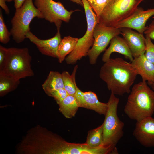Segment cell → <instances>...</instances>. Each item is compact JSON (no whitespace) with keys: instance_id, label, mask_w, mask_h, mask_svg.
<instances>
[{"instance_id":"15","label":"cell","mask_w":154,"mask_h":154,"mask_svg":"<svg viewBox=\"0 0 154 154\" xmlns=\"http://www.w3.org/2000/svg\"><path fill=\"white\" fill-rule=\"evenodd\" d=\"M120 29L121 34L123 37L134 58L145 54V38L143 34L134 31L129 28L123 27Z\"/></svg>"},{"instance_id":"20","label":"cell","mask_w":154,"mask_h":154,"mask_svg":"<svg viewBox=\"0 0 154 154\" xmlns=\"http://www.w3.org/2000/svg\"><path fill=\"white\" fill-rule=\"evenodd\" d=\"M58 104L59 106V111L68 119L74 117L79 108L74 96L68 95Z\"/></svg>"},{"instance_id":"17","label":"cell","mask_w":154,"mask_h":154,"mask_svg":"<svg viewBox=\"0 0 154 154\" xmlns=\"http://www.w3.org/2000/svg\"><path fill=\"white\" fill-rule=\"evenodd\" d=\"M110 45L109 48L106 50L103 54L102 60L105 62L110 58L112 53L117 52L123 55L125 57L129 59L131 62L133 59L130 50L123 38L118 35L114 37L110 42Z\"/></svg>"},{"instance_id":"10","label":"cell","mask_w":154,"mask_h":154,"mask_svg":"<svg viewBox=\"0 0 154 154\" xmlns=\"http://www.w3.org/2000/svg\"><path fill=\"white\" fill-rule=\"evenodd\" d=\"M121 33L120 28L107 26L100 23L96 25L93 32L94 43L87 55L91 64L96 63L99 56L106 50L112 38Z\"/></svg>"},{"instance_id":"2","label":"cell","mask_w":154,"mask_h":154,"mask_svg":"<svg viewBox=\"0 0 154 154\" xmlns=\"http://www.w3.org/2000/svg\"><path fill=\"white\" fill-rule=\"evenodd\" d=\"M124 107L125 113L137 121L154 114V91L142 80L133 86Z\"/></svg>"},{"instance_id":"14","label":"cell","mask_w":154,"mask_h":154,"mask_svg":"<svg viewBox=\"0 0 154 154\" xmlns=\"http://www.w3.org/2000/svg\"><path fill=\"white\" fill-rule=\"evenodd\" d=\"M74 96L79 107L92 110L100 114L106 115L108 103L99 101L95 93L91 91L83 92L77 86L76 91Z\"/></svg>"},{"instance_id":"8","label":"cell","mask_w":154,"mask_h":154,"mask_svg":"<svg viewBox=\"0 0 154 154\" xmlns=\"http://www.w3.org/2000/svg\"><path fill=\"white\" fill-rule=\"evenodd\" d=\"M48 141L47 153L49 154H107L111 152L109 147L101 146L92 148L85 143H69L53 134L48 137Z\"/></svg>"},{"instance_id":"12","label":"cell","mask_w":154,"mask_h":154,"mask_svg":"<svg viewBox=\"0 0 154 154\" xmlns=\"http://www.w3.org/2000/svg\"><path fill=\"white\" fill-rule=\"evenodd\" d=\"M133 135L143 146L154 147V118L149 117L137 121Z\"/></svg>"},{"instance_id":"9","label":"cell","mask_w":154,"mask_h":154,"mask_svg":"<svg viewBox=\"0 0 154 154\" xmlns=\"http://www.w3.org/2000/svg\"><path fill=\"white\" fill-rule=\"evenodd\" d=\"M35 7L42 14L43 19L54 23L60 30L62 21L68 22L72 14L77 10L68 11L60 2L53 0H34Z\"/></svg>"},{"instance_id":"27","label":"cell","mask_w":154,"mask_h":154,"mask_svg":"<svg viewBox=\"0 0 154 154\" xmlns=\"http://www.w3.org/2000/svg\"><path fill=\"white\" fill-rule=\"evenodd\" d=\"M47 95L53 97L57 104L69 95L64 88L54 91Z\"/></svg>"},{"instance_id":"30","label":"cell","mask_w":154,"mask_h":154,"mask_svg":"<svg viewBox=\"0 0 154 154\" xmlns=\"http://www.w3.org/2000/svg\"><path fill=\"white\" fill-rule=\"evenodd\" d=\"M6 1H7L6 0H0V5L4 9L5 13L7 14H9V10L6 4Z\"/></svg>"},{"instance_id":"18","label":"cell","mask_w":154,"mask_h":154,"mask_svg":"<svg viewBox=\"0 0 154 154\" xmlns=\"http://www.w3.org/2000/svg\"><path fill=\"white\" fill-rule=\"evenodd\" d=\"M42 87L47 94L54 91L64 88L62 74L56 71H50Z\"/></svg>"},{"instance_id":"1","label":"cell","mask_w":154,"mask_h":154,"mask_svg":"<svg viewBox=\"0 0 154 154\" xmlns=\"http://www.w3.org/2000/svg\"><path fill=\"white\" fill-rule=\"evenodd\" d=\"M137 75L131 63L121 58H110L104 62L99 74L109 90L115 95L121 96L130 93Z\"/></svg>"},{"instance_id":"22","label":"cell","mask_w":154,"mask_h":154,"mask_svg":"<svg viewBox=\"0 0 154 154\" xmlns=\"http://www.w3.org/2000/svg\"><path fill=\"white\" fill-rule=\"evenodd\" d=\"M103 124L88 131L85 143L92 148L102 146Z\"/></svg>"},{"instance_id":"11","label":"cell","mask_w":154,"mask_h":154,"mask_svg":"<svg viewBox=\"0 0 154 154\" xmlns=\"http://www.w3.org/2000/svg\"><path fill=\"white\" fill-rule=\"evenodd\" d=\"M154 15V8L144 10L137 7L129 17L118 23L114 27L120 28L127 27L133 29L143 34L147 27L146 23L149 19Z\"/></svg>"},{"instance_id":"34","label":"cell","mask_w":154,"mask_h":154,"mask_svg":"<svg viewBox=\"0 0 154 154\" xmlns=\"http://www.w3.org/2000/svg\"><path fill=\"white\" fill-rule=\"evenodd\" d=\"M88 2H92L94 0H87Z\"/></svg>"},{"instance_id":"35","label":"cell","mask_w":154,"mask_h":154,"mask_svg":"<svg viewBox=\"0 0 154 154\" xmlns=\"http://www.w3.org/2000/svg\"><path fill=\"white\" fill-rule=\"evenodd\" d=\"M7 0V2H10L11 1H12L13 0Z\"/></svg>"},{"instance_id":"4","label":"cell","mask_w":154,"mask_h":154,"mask_svg":"<svg viewBox=\"0 0 154 154\" xmlns=\"http://www.w3.org/2000/svg\"><path fill=\"white\" fill-rule=\"evenodd\" d=\"M119 101V99L111 92L107 102V111L102 123L103 146L116 147L123 135L124 124L119 119L117 114Z\"/></svg>"},{"instance_id":"31","label":"cell","mask_w":154,"mask_h":154,"mask_svg":"<svg viewBox=\"0 0 154 154\" xmlns=\"http://www.w3.org/2000/svg\"><path fill=\"white\" fill-rule=\"evenodd\" d=\"M25 0H14V7L16 9L20 7Z\"/></svg>"},{"instance_id":"19","label":"cell","mask_w":154,"mask_h":154,"mask_svg":"<svg viewBox=\"0 0 154 154\" xmlns=\"http://www.w3.org/2000/svg\"><path fill=\"white\" fill-rule=\"evenodd\" d=\"M79 38L70 36H66L62 39L58 48L57 58L59 63H61L66 56L74 49Z\"/></svg>"},{"instance_id":"23","label":"cell","mask_w":154,"mask_h":154,"mask_svg":"<svg viewBox=\"0 0 154 154\" xmlns=\"http://www.w3.org/2000/svg\"><path fill=\"white\" fill-rule=\"evenodd\" d=\"M20 80L0 74V92L3 94L16 88L20 84Z\"/></svg>"},{"instance_id":"24","label":"cell","mask_w":154,"mask_h":154,"mask_svg":"<svg viewBox=\"0 0 154 154\" xmlns=\"http://www.w3.org/2000/svg\"><path fill=\"white\" fill-rule=\"evenodd\" d=\"M11 35L5 24L2 10L0 9V41L4 44L9 42Z\"/></svg>"},{"instance_id":"3","label":"cell","mask_w":154,"mask_h":154,"mask_svg":"<svg viewBox=\"0 0 154 154\" xmlns=\"http://www.w3.org/2000/svg\"><path fill=\"white\" fill-rule=\"evenodd\" d=\"M32 58L27 48H7L6 59L0 74L18 80L34 75L32 69Z\"/></svg>"},{"instance_id":"32","label":"cell","mask_w":154,"mask_h":154,"mask_svg":"<svg viewBox=\"0 0 154 154\" xmlns=\"http://www.w3.org/2000/svg\"><path fill=\"white\" fill-rule=\"evenodd\" d=\"M71 1L75 3L80 5L83 6V5L82 0H70Z\"/></svg>"},{"instance_id":"21","label":"cell","mask_w":154,"mask_h":154,"mask_svg":"<svg viewBox=\"0 0 154 154\" xmlns=\"http://www.w3.org/2000/svg\"><path fill=\"white\" fill-rule=\"evenodd\" d=\"M78 67L77 65L75 66L71 75L67 71H64L62 73L64 88L69 95L74 96L76 91L77 86L75 80V75Z\"/></svg>"},{"instance_id":"33","label":"cell","mask_w":154,"mask_h":154,"mask_svg":"<svg viewBox=\"0 0 154 154\" xmlns=\"http://www.w3.org/2000/svg\"><path fill=\"white\" fill-rule=\"evenodd\" d=\"M151 86L153 90H154V83L152 84Z\"/></svg>"},{"instance_id":"6","label":"cell","mask_w":154,"mask_h":154,"mask_svg":"<svg viewBox=\"0 0 154 154\" xmlns=\"http://www.w3.org/2000/svg\"><path fill=\"white\" fill-rule=\"evenodd\" d=\"M86 19L87 28L84 35L79 38L74 50L65 58L68 64H74L83 57L87 56L90 48L93 45L94 38L93 32L96 25L98 23V17L88 1L82 0Z\"/></svg>"},{"instance_id":"28","label":"cell","mask_w":154,"mask_h":154,"mask_svg":"<svg viewBox=\"0 0 154 154\" xmlns=\"http://www.w3.org/2000/svg\"><path fill=\"white\" fill-rule=\"evenodd\" d=\"M145 36L149 37L151 39L154 40V20H152L144 31Z\"/></svg>"},{"instance_id":"16","label":"cell","mask_w":154,"mask_h":154,"mask_svg":"<svg viewBox=\"0 0 154 154\" xmlns=\"http://www.w3.org/2000/svg\"><path fill=\"white\" fill-rule=\"evenodd\" d=\"M131 63L142 80L147 81L150 86L154 83V64L147 59L144 54L134 58Z\"/></svg>"},{"instance_id":"26","label":"cell","mask_w":154,"mask_h":154,"mask_svg":"<svg viewBox=\"0 0 154 154\" xmlns=\"http://www.w3.org/2000/svg\"><path fill=\"white\" fill-rule=\"evenodd\" d=\"M110 0H94L88 2L98 17Z\"/></svg>"},{"instance_id":"13","label":"cell","mask_w":154,"mask_h":154,"mask_svg":"<svg viewBox=\"0 0 154 154\" xmlns=\"http://www.w3.org/2000/svg\"><path fill=\"white\" fill-rule=\"evenodd\" d=\"M57 31L53 37L46 40L38 38L30 31L26 35V38L35 44L42 54L54 58H57V52L59 45L62 39L60 32Z\"/></svg>"},{"instance_id":"5","label":"cell","mask_w":154,"mask_h":154,"mask_svg":"<svg viewBox=\"0 0 154 154\" xmlns=\"http://www.w3.org/2000/svg\"><path fill=\"white\" fill-rule=\"evenodd\" d=\"M37 17L43 19V16L35 7L33 0H25L22 5L16 9L11 20L10 32L13 40L17 43L24 41L27 33L30 31V24L32 19Z\"/></svg>"},{"instance_id":"25","label":"cell","mask_w":154,"mask_h":154,"mask_svg":"<svg viewBox=\"0 0 154 154\" xmlns=\"http://www.w3.org/2000/svg\"><path fill=\"white\" fill-rule=\"evenodd\" d=\"M146 48L144 54L147 59L154 64V44L149 37L145 36Z\"/></svg>"},{"instance_id":"29","label":"cell","mask_w":154,"mask_h":154,"mask_svg":"<svg viewBox=\"0 0 154 154\" xmlns=\"http://www.w3.org/2000/svg\"><path fill=\"white\" fill-rule=\"evenodd\" d=\"M7 48L0 45V69L3 66L6 59Z\"/></svg>"},{"instance_id":"7","label":"cell","mask_w":154,"mask_h":154,"mask_svg":"<svg viewBox=\"0 0 154 154\" xmlns=\"http://www.w3.org/2000/svg\"><path fill=\"white\" fill-rule=\"evenodd\" d=\"M144 0H110L98 17V23L114 27L130 16Z\"/></svg>"}]
</instances>
